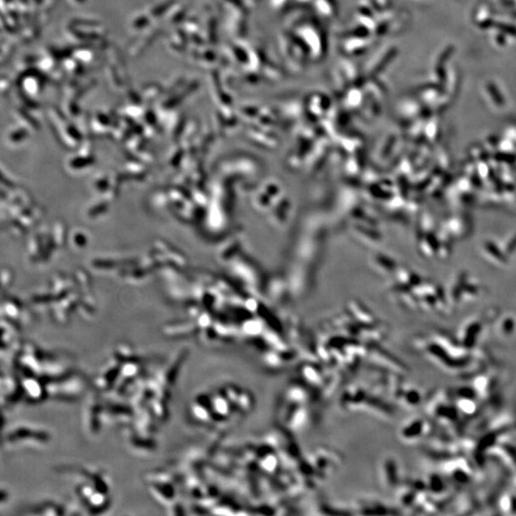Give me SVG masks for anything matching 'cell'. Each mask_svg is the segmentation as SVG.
<instances>
[{
    "label": "cell",
    "mask_w": 516,
    "mask_h": 516,
    "mask_svg": "<svg viewBox=\"0 0 516 516\" xmlns=\"http://www.w3.org/2000/svg\"><path fill=\"white\" fill-rule=\"evenodd\" d=\"M201 391L188 405L187 414L194 424L206 428L228 426L239 420L244 413L234 409L233 393L235 385L221 384Z\"/></svg>",
    "instance_id": "6da1fadb"
},
{
    "label": "cell",
    "mask_w": 516,
    "mask_h": 516,
    "mask_svg": "<svg viewBox=\"0 0 516 516\" xmlns=\"http://www.w3.org/2000/svg\"><path fill=\"white\" fill-rule=\"evenodd\" d=\"M77 495L90 516L104 515L113 505V483L109 473L95 466L77 469Z\"/></svg>",
    "instance_id": "7a4b0ae2"
}]
</instances>
